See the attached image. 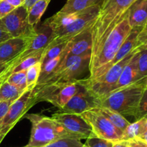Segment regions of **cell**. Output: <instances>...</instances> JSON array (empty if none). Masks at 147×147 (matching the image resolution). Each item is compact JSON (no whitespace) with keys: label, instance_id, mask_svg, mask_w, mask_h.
<instances>
[{"label":"cell","instance_id":"obj_1","mask_svg":"<svg viewBox=\"0 0 147 147\" xmlns=\"http://www.w3.org/2000/svg\"><path fill=\"white\" fill-rule=\"evenodd\" d=\"M138 0H103L97 19L91 27L92 48L90 61L95 58L110 32Z\"/></svg>","mask_w":147,"mask_h":147},{"label":"cell","instance_id":"obj_2","mask_svg":"<svg viewBox=\"0 0 147 147\" xmlns=\"http://www.w3.org/2000/svg\"><path fill=\"white\" fill-rule=\"evenodd\" d=\"M146 85L147 77L112 92L102 98H96L97 107H108L123 116L134 117Z\"/></svg>","mask_w":147,"mask_h":147},{"label":"cell","instance_id":"obj_3","mask_svg":"<svg viewBox=\"0 0 147 147\" xmlns=\"http://www.w3.org/2000/svg\"><path fill=\"white\" fill-rule=\"evenodd\" d=\"M100 6L95 5L74 13L58 12L46 21L53 29L56 38H72L94 23Z\"/></svg>","mask_w":147,"mask_h":147},{"label":"cell","instance_id":"obj_4","mask_svg":"<svg viewBox=\"0 0 147 147\" xmlns=\"http://www.w3.org/2000/svg\"><path fill=\"white\" fill-rule=\"evenodd\" d=\"M25 118L32 125L30 138L26 147H41L63 138L78 139L51 117L31 113L26 115Z\"/></svg>","mask_w":147,"mask_h":147},{"label":"cell","instance_id":"obj_5","mask_svg":"<svg viewBox=\"0 0 147 147\" xmlns=\"http://www.w3.org/2000/svg\"><path fill=\"white\" fill-rule=\"evenodd\" d=\"M88 84L89 80L87 78L35 87V102L36 104L40 102H47L61 110L76 94L88 89Z\"/></svg>","mask_w":147,"mask_h":147},{"label":"cell","instance_id":"obj_6","mask_svg":"<svg viewBox=\"0 0 147 147\" xmlns=\"http://www.w3.org/2000/svg\"><path fill=\"white\" fill-rule=\"evenodd\" d=\"M131 30L132 28L128 21V11L122 20L110 32L95 58L90 62V76L88 78H92L97 70L110 63L113 59L117 52L130 34Z\"/></svg>","mask_w":147,"mask_h":147},{"label":"cell","instance_id":"obj_7","mask_svg":"<svg viewBox=\"0 0 147 147\" xmlns=\"http://www.w3.org/2000/svg\"><path fill=\"white\" fill-rule=\"evenodd\" d=\"M90 59V54L71 56L66 58L60 61L59 66L51 76L46 79L40 85L35 87L78 80V77L86 69H89Z\"/></svg>","mask_w":147,"mask_h":147},{"label":"cell","instance_id":"obj_8","mask_svg":"<svg viewBox=\"0 0 147 147\" xmlns=\"http://www.w3.org/2000/svg\"><path fill=\"white\" fill-rule=\"evenodd\" d=\"M138 51L135 49L123 59L110 68L104 74L94 80H89L88 90L96 98H102L113 91L125 65Z\"/></svg>","mask_w":147,"mask_h":147},{"label":"cell","instance_id":"obj_9","mask_svg":"<svg viewBox=\"0 0 147 147\" xmlns=\"http://www.w3.org/2000/svg\"><path fill=\"white\" fill-rule=\"evenodd\" d=\"M80 115L91 126L95 136L113 143L123 140V132L115 127L95 107Z\"/></svg>","mask_w":147,"mask_h":147},{"label":"cell","instance_id":"obj_10","mask_svg":"<svg viewBox=\"0 0 147 147\" xmlns=\"http://www.w3.org/2000/svg\"><path fill=\"white\" fill-rule=\"evenodd\" d=\"M34 88L28 87L22 95L12 103L7 113L0 122V134L6 136L35 104Z\"/></svg>","mask_w":147,"mask_h":147},{"label":"cell","instance_id":"obj_11","mask_svg":"<svg viewBox=\"0 0 147 147\" xmlns=\"http://www.w3.org/2000/svg\"><path fill=\"white\" fill-rule=\"evenodd\" d=\"M1 20L12 38L32 37L36 30L37 27L28 23V10L24 6L15 8Z\"/></svg>","mask_w":147,"mask_h":147},{"label":"cell","instance_id":"obj_12","mask_svg":"<svg viewBox=\"0 0 147 147\" xmlns=\"http://www.w3.org/2000/svg\"><path fill=\"white\" fill-rule=\"evenodd\" d=\"M51 118L78 139H87L95 136L91 126L80 114L63 113L58 111Z\"/></svg>","mask_w":147,"mask_h":147},{"label":"cell","instance_id":"obj_13","mask_svg":"<svg viewBox=\"0 0 147 147\" xmlns=\"http://www.w3.org/2000/svg\"><path fill=\"white\" fill-rule=\"evenodd\" d=\"M91 26L77 34L69 40L66 47L61 53V61L71 56H83L92 54V38Z\"/></svg>","mask_w":147,"mask_h":147},{"label":"cell","instance_id":"obj_14","mask_svg":"<svg viewBox=\"0 0 147 147\" xmlns=\"http://www.w3.org/2000/svg\"><path fill=\"white\" fill-rule=\"evenodd\" d=\"M55 38L56 35L53 32V29L46 20L40 26L37 27L35 34L32 37L29 45L25 51L18 57V63L22 58L37 51L45 49Z\"/></svg>","mask_w":147,"mask_h":147},{"label":"cell","instance_id":"obj_15","mask_svg":"<svg viewBox=\"0 0 147 147\" xmlns=\"http://www.w3.org/2000/svg\"><path fill=\"white\" fill-rule=\"evenodd\" d=\"M97 106L96 97L87 89L72 97L63 108L59 110V112L63 113L81 114L87 110L94 108Z\"/></svg>","mask_w":147,"mask_h":147},{"label":"cell","instance_id":"obj_16","mask_svg":"<svg viewBox=\"0 0 147 147\" xmlns=\"http://www.w3.org/2000/svg\"><path fill=\"white\" fill-rule=\"evenodd\" d=\"M143 29H144L143 28H132L130 34L128 35V36L127 37V38L125 39V41L123 42L122 46H121V48H120V49L118 50V51L117 52L116 55H115V57L113 58V59L110 63L106 64L105 66H104L103 67L100 68L99 70H97L92 78H88L89 80H94V79L97 78V77H100V76H102V74H104L110 68H111L113 66L116 64V63H118L120 61H121L122 59H123L125 56H128L131 52H132L133 51L135 50V49H136L137 46H138V35H139L140 32L142 31Z\"/></svg>","mask_w":147,"mask_h":147},{"label":"cell","instance_id":"obj_17","mask_svg":"<svg viewBox=\"0 0 147 147\" xmlns=\"http://www.w3.org/2000/svg\"><path fill=\"white\" fill-rule=\"evenodd\" d=\"M32 37L12 38L2 43L0 45V63H9L18 59L28 47Z\"/></svg>","mask_w":147,"mask_h":147},{"label":"cell","instance_id":"obj_18","mask_svg":"<svg viewBox=\"0 0 147 147\" xmlns=\"http://www.w3.org/2000/svg\"><path fill=\"white\" fill-rule=\"evenodd\" d=\"M138 54H139V51L136 52L135 54L133 56L132 59L125 65L113 91L119 90L125 86L130 85L140 80L138 71Z\"/></svg>","mask_w":147,"mask_h":147},{"label":"cell","instance_id":"obj_19","mask_svg":"<svg viewBox=\"0 0 147 147\" xmlns=\"http://www.w3.org/2000/svg\"><path fill=\"white\" fill-rule=\"evenodd\" d=\"M128 21L132 28H143L147 24V0H138L128 9Z\"/></svg>","mask_w":147,"mask_h":147},{"label":"cell","instance_id":"obj_20","mask_svg":"<svg viewBox=\"0 0 147 147\" xmlns=\"http://www.w3.org/2000/svg\"><path fill=\"white\" fill-rule=\"evenodd\" d=\"M71 38H56L52 40L44 50L41 61L42 66L46 64L49 61L60 56Z\"/></svg>","mask_w":147,"mask_h":147},{"label":"cell","instance_id":"obj_21","mask_svg":"<svg viewBox=\"0 0 147 147\" xmlns=\"http://www.w3.org/2000/svg\"><path fill=\"white\" fill-rule=\"evenodd\" d=\"M102 2L103 0H67L59 12L61 13H74L90 7L101 5Z\"/></svg>","mask_w":147,"mask_h":147},{"label":"cell","instance_id":"obj_22","mask_svg":"<svg viewBox=\"0 0 147 147\" xmlns=\"http://www.w3.org/2000/svg\"><path fill=\"white\" fill-rule=\"evenodd\" d=\"M96 109L98 110L101 114H102L108 121L112 123L115 127L122 131L123 132L125 128L128 127L131 123L126 120V118L118 112L112 109L108 108L106 107H102V106H98L96 107Z\"/></svg>","mask_w":147,"mask_h":147},{"label":"cell","instance_id":"obj_23","mask_svg":"<svg viewBox=\"0 0 147 147\" xmlns=\"http://www.w3.org/2000/svg\"><path fill=\"white\" fill-rule=\"evenodd\" d=\"M50 2L51 0H40L31 7L28 11V21L30 25L37 27Z\"/></svg>","mask_w":147,"mask_h":147},{"label":"cell","instance_id":"obj_24","mask_svg":"<svg viewBox=\"0 0 147 147\" xmlns=\"http://www.w3.org/2000/svg\"><path fill=\"white\" fill-rule=\"evenodd\" d=\"M44 50L45 49L33 52V53L22 58L18 61V64L14 67L12 72L27 70L28 68H30L31 66L35 64V63H38L39 61H41L42 59H43Z\"/></svg>","mask_w":147,"mask_h":147},{"label":"cell","instance_id":"obj_25","mask_svg":"<svg viewBox=\"0 0 147 147\" xmlns=\"http://www.w3.org/2000/svg\"><path fill=\"white\" fill-rule=\"evenodd\" d=\"M25 90L18 88L6 80L0 87V102L12 100H16L22 95Z\"/></svg>","mask_w":147,"mask_h":147},{"label":"cell","instance_id":"obj_26","mask_svg":"<svg viewBox=\"0 0 147 147\" xmlns=\"http://www.w3.org/2000/svg\"><path fill=\"white\" fill-rule=\"evenodd\" d=\"M146 118H143L134 123H130L123 131V140L129 141L139 137L146 131Z\"/></svg>","mask_w":147,"mask_h":147},{"label":"cell","instance_id":"obj_27","mask_svg":"<svg viewBox=\"0 0 147 147\" xmlns=\"http://www.w3.org/2000/svg\"><path fill=\"white\" fill-rule=\"evenodd\" d=\"M61 56H59L58 57L55 58V59H52V60L49 61L46 64L42 66L40 77H39L38 81L36 86L40 85L46 79H48L50 76H51L53 74V73L55 71L57 66H59Z\"/></svg>","mask_w":147,"mask_h":147},{"label":"cell","instance_id":"obj_28","mask_svg":"<svg viewBox=\"0 0 147 147\" xmlns=\"http://www.w3.org/2000/svg\"><path fill=\"white\" fill-rule=\"evenodd\" d=\"M41 68V61H39L27 69L26 77L28 87H35L40 77Z\"/></svg>","mask_w":147,"mask_h":147},{"label":"cell","instance_id":"obj_29","mask_svg":"<svg viewBox=\"0 0 147 147\" xmlns=\"http://www.w3.org/2000/svg\"><path fill=\"white\" fill-rule=\"evenodd\" d=\"M7 81L10 84L18 87V88L21 89V90H27L28 86H27L26 70L12 72L8 77Z\"/></svg>","mask_w":147,"mask_h":147},{"label":"cell","instance_id":"obj_30","mask_svg":"<svg viewBox=\"0 0 147 147\" xmlns=\"http://www.w3.org/2000/svg\"><path fill=\"white\" fill-rule=\"evenodd\" d=\"M82 146L83 144L81 142V140L76 138H63L41 147H82ZM22 147L26 146H25Z\"/></svg>","mask_w":147,"mask_h":147},{"label":"cell","instance_id":"obj_31","mask_svg":"<svg viewBox=\"0 0 147 147\" xmlns=\"http://www.w3.org/2000/svg\"><path fill=\"white\" fill-rule=\"evenodd\" d=\"M138 71L140 80L147 77V49L139 51L138 58Z\"/></svg>","mask_w":147,"mask_h":147},{"label":"cell","instance_id":"obj_32","mask_svg":"<svg viewBox=\"0 0 147 147\" xmlns=\"http://www.w3.org/2000/svg\"><path fill=\"white\" fill-rule=\"evenodd\" d=\"M113 143L107 140L102 139L97 136L90 137L87 138L85 144H83L82 147H112Z\"/></svg>","mask_w":147,"mask_h":147},{"label":"cell","instance_id":"obj_33","mask_svg":"<svg viewBox=\"0 0 147 147\" xmlns=\"http://www.w3.org/2000/svg\"><path fill=\"white\" fill-rule=\"evenodd\" d=\"M147 117V89L146 88L142 97L141 99L139 105H138V109H137L136 113L135 118L136 121L141 119L143 118Z\"/></svg>","mask_w":147,"mask_h":147},{"label":"cell","instance_id":"obj_34","mask_svg":"<svg viewBox=\"0 0 147 147\" xmlns=\"http://www.w3.org/2000/svg\"><path fill=\"white\" fill-rule=\"evenodd\" d=\"M15 9V7L9 3L6 0H0V20L9 15Z\"/></svg>","mask_w":147,"mask_h":147},{"label":"cell","instance_id":"obj_35","mask_svg":"<svg viewBox=\"0 0 147 147\" xmlns=\"http://www.w3.org/2000/svg\"><path fill=\"white\" fill-rule=\"evenodd\" d=\"M14 101H15V100H12L0 102V122L3 120L6 114L7 113L9 107Z\"/></svg>","mask_w":147,"mask_h":147},{"label":"cell","instance_id":"obj_36","mask_svg":"<svg viewBox=\"0 0 147 147\" xmlns=\"http://www.w3.org/2000/svg\"><path fill=\"white\" fill-rule=\"evenodd\" d=\"M17 59L12 61L9 62V63H0V77L5 74H6L7 72L13 70L14 67L17 64Z\"/></svg>","mask_w":147,"mask_h":147},{"label":"cell","instance_id":"obj_37","mask_svg":"<svg viewBox=\"0 0 147 147\" xmlns=\"http://www.w3.org/2000/svg\"><path fill=\"white\" fill-rule=\"evenodd\" d=\"M10 38H12V37L7 30L3 22L0 20V45Z\"/></svg>","mask_w":147,"mask_h":147},{"label":"cell","instance_id":"obj_38","mask_svg":"<svg viewBox=\"0 0 147 147\" xmlns=\"http://www.w3.org/2000/svg\"><path fill=\"white\" fill-rule=\"evenodd\" d=\"M130 147H147V144L139 138H136L128 141Z\"/></svg>","mask_w":147,"mask_h":147},{"label":"cell","instance_id":"obj_39","mask_svg":"<svg viewBox=\"0 0 147 147\" xmlns=\"http://www.w3.org/2000/svg\"><path fill=\"white\" fill-rule=\"evenodd\" d=\"M6 1H7L10 5L15 7V8H17L19 7L23 6L25 0H6Z\"/></svg>","mask_w":147,"mask_h":147},{"label":"cell","instance_id":"obj_40","mask_svg":"<svg viewBox=\"0 0 147 147\" xmlns=\"http://www.w3.org/2000/svg\"><path fill=\"white\" fill-rule=\"evenodd\" d=\"M112 147H130L128 141L125 140H121V141H117L113 143V145Z\"/></svg>","mask_w":147,"mask_h":147},{"label":"cell","instance_id":"obj_41","mask_svg":"<svg viewBox=\"0 0 147 147\" xmlns=\"http://www.w3.org/2000/svg\"><path fill=\"white\" fill-rule=\"evenodd\" d=\"M38 1H40V0H25L23 6L25 7V9L28 11L34 4L36 3L37 2H38Z\"/></svg>","mask_w":147,"mask_h":147},{"label":"cell","instance_id":"obj_42","mask_svg":"<svg viewBox=\"0 0 147 147\" xmlns=\"http://www.w3.org/2000/svg\"><path fill=\"white\" fill-rule=\"evenodd\" d=\"M12 72V71H9L7 72L6 74H3V75L0 77V87H1V85H2V83H3L4 82L6 81V80H7L8 77H9V74H10Z\"/></svg>","mask_w":147,"mask_h":147},{"label":"cell","instance_id":"obj_43","mask_svg":"<svg viewBox=\"0 0 147 147\" xmlns=\"http://www.w3.org/2000/svg\"><path fill=\"white\" fill-rule=\"evenodd\" d=\"M138 138H141L142 141H144V142H146L147 144V131H146L145 132L143 133V134H141L139 137H138Z\"/></svg>","mask_w":147,"mask_h":147},{"label":"cell","instance_id":"obj_44","mask_svg":"<svg viewBox=\"0 0 147 147\" xmlns=\"http://www.w3.org/2000/svg\"><path fill=\"white\" fill-rule=\"evenodd\" d=\"M5 135L0 134V144H1V142H2V140L4 139V138H5Z\"/></svg>","mask_w":147,"mask_h":147},{"label":"cell","instance_id":"obj_45","mask_svg":"<svg viewBox=\"0 0 147 147\" xmlns=\"http://www.w3.org/2000/svg\"><path fill=\"white\" fill-rule=\"evenodd\" d=\"M145 128H146V131H147V117L146 118V123H145Z\"/></svg>","mask_w":147,"mask_h":147},{"label":"cell","instance_id":"obj_46","mask_svg":"<svg viewBox=\"0 0 147 147\" xmlns=\"http://www.w3.org/2000/svg\"><path fill=\"white\" fill-rule=\"evenodd\" d=\"M143 30H147V24H146V26L144 27V29H143Z\"/></svg>","mask_w":147,"mask_h":147},{"label":"cell","instance_id":"obj_47","mask_svg":"<svg viewBox=\"0 0 147 147\" xmlns=\"http://www.w3.org/2000/svg\"><path fill=\"white\" fill-rule=\"evenodd\" d=\"M146 89H147V85H146Z\"/></svg>","mask_w":147,"mask_h":147}]
</instances>
